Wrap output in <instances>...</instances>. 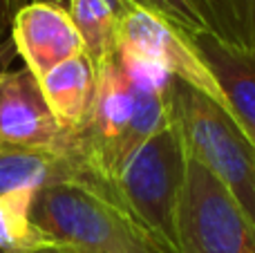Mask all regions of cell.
<instances>
[{
	"label": "cell",
	"mask_w": 255,
	"mask_h": 253,
	"mask_svg": "<svg viewBox=\"0 0 255 253\" xmlns=\"http://www.w3.org/2000/svg\"><path fill=\"white\" fill-rule=\"evenodd\" d=\"M170 81L163 70L115 49L97 67V92L72 148L85 173L112 184L128 157L170 124Z\"/></svg>",
	"instance_id": "obj_1"
},
{
	"label": "cell",
	"mask_w": 255,
	"mask_h": 253,
	"mask_svg": "<svg viewBox=\"0 0 255 253\" xmlns=\"http://www.w3.org/2000/svg\"><path fill=\"white\" fill-rule=\"evenodd\" d=\"M31 220L49 245L72 253H175L94 175L36 191Z\"/></svg>",
	"instance_id": "obj_2"
},
{
	"label": "cell",
	"mask_w": 255,
	"mask_h": 253,
	"mask_svg": "<svg viewBox=\"0 0 255 253\" xmlns=\"http://www.w3.org/2000/svg\"><path fill=\"white\" fill-rule=\"evenodd\" d=\"M170 121L179 128L188 157L220 179L255 222V143L233 112L193 85L172 79Z\"/></svg>",
	"instance_id": "obj_3"
},
{
	"label": "cell",
	"mask_w": 255,
	"mask_h": 253,
	"mask_svg": "<svg viewBox=\"0 0 255 253\" xmlns=\"http://www.w3.org/2000/svg\"><path fill=\"white\" fill-rule=\"evenodd\" d=\"M188 173V152L175 124L143 141L117 173L112 188L126 209L177 253V213Z\"/></svg>",
	"instance_id": "obj_4"
},
{
	"label": "cell",
	"mask_w": 255,
	"mask_h": 253,
	"mask_svg": "<svg viewBox=\"0 0 255 253\" xmlns=\"http://www.w3.org/2000/svg\"><path fill=\"white\" fill-rule=\"evenodd\" d=\"M177 253H255V222L193 157L177 213Z\"/></svg>",
	"instance_id": "obj_5"
},
{
	"label": "cell",
	"mask_w": 255,
	"mask_h": 253,
	"mask_svg": "<svg viewBox=\"0 0 255 253\" xmlns=\"http://www.w3.org/2000/svg\"><path fill=\"white\" fill-rule=\"evenodd\" d=\"M117 49L159 67L168 76L193 85L199 92L226 106L215 76L211 74L204 58L193 47L190 38L163 18L145 9L132 7L121 18L119 31H117Z\"/></svg>",
	"instance_id": "obj_6"
},
{
	"label": "cell",
	"mask_w": 255,
	"mask_h": 253,
	"mask_svg": "<svg viewBox=\"0 0 255 253\" xmlns=\"http://www.w3.org/2000/svg\"><path fill=\"white\" fill-rule=\"evenodd\" d=\"M70 141L45 101L40 81L27 67L4 72L0 76V143L58 150Z\"/></svg>",
	"instance_id": "obj_7"
},
{
	"label": "cell",
	"mask_w": 255,
	"mask_h": 253,
	"mask_svg": "<svg viewBox=\"0 0 255 253\" xmlns=\"http://www.w3.org/2000/svg\"><path fill=\"white\" fill-rule=\"evenodd\" d=\"M9 38L16 45L18 56L25 61V67L36 79L61 63L85 54L70 11L43 0H34L18 9Z\"/></svg>",
	"instance_id": "obj_8"
},
{
	"label": "cell",
	"mask_w": 255,
	"mask_h": 253,
	"mask_svg": "<svg viewBox=\"0 0 255 253\" xmlns=\"http://www.w3.org/2000/svg\"><path fill=\"white\" fill-rule=\"evenodd\" d=\"M188 38L215 76L229 110L255 143V52L224 45L211 34Z\"/></svg>",
	"instance_id": "obj_9"
},
{
	"label": "cell",
	"mask_w": 255,
	"mask_h": 253,
	"mask_svg": "<svg viewBox=\"0 0 255 253\" xmlns=\"http://www.w3.org/2000/svg\"><path fill=\"white\" fill-rule=\"evenodd\" d=\"M38 81L58 128L67 137H76L92 110L97 92V67L85 54H79L49 70Z\"/></svg>",
	"instance_id": "obj_10"
},
{
	"label": "cell",
	"mask_w": 255,
	"mask_h": 253,
	"mask_svg": "<svg viewBox=\"0 0 255 253\" xmlns=\"http://www.w3.org/2000/svg\"><path fill=\"white\" fill-rule=\"evenodd\" d=\"M85 168L76 157L72 141L58 150H36L0 143V195L20 188H40L67 179L85 177Z\"/></svg>",
	"instance_id": "obj_11"
},
{
	"label": "cell",
	"mask_w": 255,
	"mask_h": 253,
	"mask_svg": "<svg viewBox=\"0 0 255 253\" xmlns=\"http://www.w3.org/2000/svg\"><path fill=\"white\" fill-rule=\"evenodd\" d=\"M134 4L130 0H72L70 18L83 40L85 56L99 67L117 49L121 18Z\"/></svg>",
	"instance_id": "obj_12"
},
{
	"label": "cell",
	"mask_w": 255,
	"mask_h": 253,
	"mask_svg": "<svg viewBox=\"0 0 255 253\" xmlns=\"http://www.w3.org/2000/svg\"><path fill=\"white\" fill-rule=\"evenodd\" d=\"M199 7L213 38L255 52V0H199Z\"/></svg>",
	"instance_id": "obj_13"
},
{
	"label": "cell",
	"mask_w": 255,
	"mask_h": 253,
	"mask_svg": "<svg viewBox=\"0 0 255 253\" xmlns=\"http://www.w3.org/2000/svg\"><path fill=\"white\" fill-rule=\"evenodd\" d=\"M34 197V188L0 195V253H25L49 245L31 220Z\"/></svg>",
	"instance_id": "obj_14"
},
{
	"label": "cell",
	"mask_w": 255,
	"mask_h": 253,
	"mask_svg": "<svg viewBox=\"0 0 255 253\" xmlns=\"http://www.w3.org/2000/svg\"><path fill=\"white\" fill-rule=\"evenodd\" d=\"M130 2L134 7L145 9V11L168 20L177 29L184 31L186 36L208 34L199 0H130Z\"/></svg>",
	"instance_id": "obj_15"
},
{
	"label": "cell",
	"mask_w": 255,
	"mask_h": 253,
	"mask_svg": "<svg viewBox=\"0 0 255 253\" xmlns=\"http://www.w3.org/2000/svg\"><path fill=\"white\" fill-rule=\"evenodd\" d=\"M20 7H22L20 0H0V43L9 38L13 18H16Z\"/></svg>",
	"instance_id": "obj_16"
},
{
	"label": "cell",
	"mask_w": 255,
	"mask_h": 253,
	"mask_svg": "<svg viewBox=\"0 0 255 253\" xmlns=\"http://www.w3.org/2000/svg\"><path fill=\"white\" fill-rule=\"evenodd\" d=\"M18 56L16 52V45H13L11 38L2 40L0 43V76L4 74V72H9V67H11V61Z\"/></svg>",
	"instance_id": "obj_17"
},
{
	"label": "cell",
	"mask_w": 255,
	"mask_h": 253,
	"mask_svg": "<svg viewBox=\"0 0 255 253\" xmlns=\"http://www.w3.org/2000/svg\"><path fill=\"white\" fill-rule=\"evenodd\" d=\"M25 253H72V251L61 249V247H56V245H45V247H38V249H31Z\"/></svg>",
	"instance_id": "obj_18"
},
{
	"label": "cell",
	"mask_w": 255,
	"mask_h": 253,
	"mask_svg": "<svg viewBox=\"0 0 255 253\" xmlns=\"http://www.w3.org/2000/svg\"><path fill=\"white\" fill-rule=\"evenodd\" d=\"M43 2H52V4H58V7H63V9H70L72 0H43Z\"/></svg>",
	"instance_id": "obj_19"
}]
</instances>
